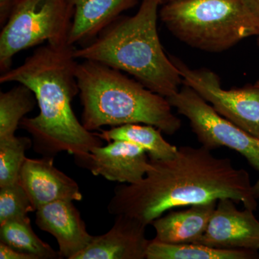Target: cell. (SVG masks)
<instances>
[{"label": "cell", "instance_id": "11", "mask_svg": "<svg viewBox=\"0 0 259 259\" xmlns=\"http://www.w3.org/2000/svg\"><path fill=\"white\" fill-rule=\"evenodd\" d=\"M54 157L26 158L20 171V182L26 191L35 211L59 200L81 201L78 184L54 165Z\"/></svg>", "mask_w": 259, "mask_h": 259}, {"label": "cell", "instance_id": "5", "mask_svg": "<svg viewBox=\"0 0 259 259\" xmlns=\"http://www.w3.org/2000/svg\"><path fill=\"white\" fill-rule=\"evenodd\" d=\"M159 16L179 40L206 52H223L259 35L240 0H180L163 5Z\"/></svg>", "mask_w": 259, "mask_h": 259}, {"label": "cell", "instance_id": "15", "mask_svg": "<svg viewBox=\"0 0 259 259\" xmlns=\"http://www.w3.org/2000/svg\"><path fill=\"white\" fill-rule=\"evenodd\" d=\"M218 201L194 204L185 210L171 211L155 220L154 241L168 244L195 243L207 229Z\"/></svg>", "mask_w": 259, "mask_h": 259}, {"label": "cell", "instance_id": "14", "mask_svg": "<svg viewBox=\"0 0 259 259\" xmlns=\"http://www.w3.org/2000/svg\"><path fill=\"white\" fill-rule=\"evenodd\" d=\"M74 8L69 42L83 46L93 40L139 0H70Z\"/></svg>", "mask_w": 259, "mask_h": 259}, {"label": "cell", "instance_id": "26", "mask_svg": "<svg viewBox=\"0 0 259 259\" xmlns=\"http://www.w3.org/2000/svg\"><path fill=\"white\" fill-rule=\"evenodd\" d=\"M255 86L258 87V88H259V80L258 81H257L256 83H255Z\"/></svg>", "mask_w": 259, "mask_h": 259}, {"label": "cell", "instance_id": "13", "mask_svg": "<svg viewBox=\"0 0 259 259\" xmlns=\"http://www.w3.org/2000/svg\"><path fill=\"white\" fill-rule=\"evenodd\" d=\"M35 224L56 238L61 258L74 259L93 238L72 201H56L39 207Z\"/></svg>", "mask_w": 259, "mask_h": 259}, {"label": "cell", "instance_id": "8", "mask_svg": "<svg viewBox=\"0 0 259 259\" xmlns=\"http://www.w3.org/2000/svg\"><path fill=\"white\" fill-rule=\"evenodd\" d=\"M182 78V83L200 95L227 120L259 138V88L248 87L226 90L219 76L207 69H191L175 56H170Z\"/></svg>", "mask_w": 259, "mask_h": 259}, {"label": "cell", "instance_id": "9", "mask_svg": "<svg viewBox=\"0 0 259 259\" xmlns=\"http://www.w3.org/2000/svg\"><path fill=\"white\" fill-rule=\"evenodd\" d=\"M195 243L221 249L258 250L259 221L252 209L239 210L233 199H219L203 236Z\"/></svg>", "mask_w": 259, "mask_h": 259}, {"label": "cell", "instance_id": "27", "mask_svg": "<svg viewBox=\"0 0 259 259\" xmlns=\"http://www.w3.org/2000/svg\"><path fill=\"white\" fill-rule=\"evenodd\" d=\"M258 47H259V35L258 36Z\"/></svg>", "mask_w": 259, "mask_h": 259}, {"label": "cell", "instance_id": "3", "mask_svg": "<svg viewBox=\"0 0 259 259\" xmlns=\"http://www.w3.org/2000/svg\"><path fill=\"white\" fill-rule=\"evenodd\" d=\"M159 5L160 0H142L136 15L117 18L91 42L75 49V57L124 71L153 93L173 96L183 83L160 41Z\"/></svg>", "mask_w": 259, "mask_h": 259}, {"label": "cell", "instance_id": "22", "mask_svg": "<svg viewBox=\"0 0 259 259\" xmlns=\"http://www.w3.org/2000/svg\"><path fill=\"white\" fill-rule=\"evenodd\" d=\"M0 258L1 259H36L33 255L23 253L0 242Z\"/></svg>", "mask_w": 259, "mask_h": 259}, {"label": "cell", "instance_id": "17", "mask_svg": "<svg viewBox=\"0 0 259 259\" xmlns=\"http://www.w3.org/2000/svg\"><path fill=\"white\" fill-rule=\"evenodd\" d=\"M147 259H258V250L221 249L197 243L168 244L151 240Z\"/></svg>", "mask_w": 259, "mask_h": 259}, {"label": "cell", "instance_id": "19", "mask_svg": "<svg viewBox=\"0 0 259 259\" xmlns=\"http://www.w3.org/2000/svg\"><path fill=\"white\" fill-rule=\"evenodd\" d=\"M36 103L34 93L22 83L0 93V139L14 137L20 122Z\"/></svg>", "mask_w": 259, "mask_h": 259}, {"label": "cell", "instance_id": "20", "mask_svg": "<svg viewBox=\"0 0 259 259\" xmlns=\"http://www.w3.org/2000/svg\"><path fill=\"white\" fill-rule=\"evenodd\" d=\"M28 137L0 139V187L18 183L25 157V151L31 147Z\"/></svg>", "mask_w": 259, "mask_h": 259}, {"label": "cell", "instance_id": "7", "mask_svg": "<svg viewBox=\"0 0 259 259\" xmlns=\"http://www.w3.org/2000/svg\"><path fill=\"white\" fill-rule=\"evenodd\" d=\"M172 107L190 122L202 146L212 151L221 147L240 153L258 172L253 193L259 199V138L255 137L218 114L193 89L183 84L178 93L167 98Z\"/></svg>", "mask_w": 259, "mask_h": 259}, {"label": "cell", "instance_id": "16", "mask_svg": "<svg viewBox=\"0 0 259 259\" xmlns=\"http://www.w3.org/2000/svg\"><path fill=\"white\" fill-rule=\"evenodd\" d=\"M97 136L108 142L124 141L144 148L150 159L161 161L176 156L178 147L167 142L161 135V131L153 125L127 124L117 126L110 130H100Z\"/></svg>", "mask_w": 259, "mask_h": 259}, {"label": "cell", "instance_id": "10", "mask_svg": "<svg viewBox=\"0 0 259 259\" xmlns=\"http://www.w3.org/2000/svg\"><path fill=\"white\" fill-rule=\"evenodd\" d=\"M78 166L95 176L120 183L135 184L149 169L150 159L144 148L124 141H114L98 146L82 156H74Z\"/></svg>", "mask_w": 259, "mask_h": 259}, {"label": "cell", "instance_id": "1", "mask_svg": "<svg viewBox=\"0 0 259 259\" xmlns=\"http://www.w3.org/2000/svg\"><path fill=\"white\" fill-rule=\"evenodd\" d=\"M139 182L116 187L107 205L112 215L124 214L146 226L168 210L223 198L255 211L257 199L249 174L228 158L216 157L204 146H180L175 157L150 159Z\"/></svg>", "mask_w": 259, "mask_h": 259}, {"label": "cell", "instance_id": "12", "mask_svg": "<svg viewBox=\"0 0 259 259\" xmlns=\"http://www.w3.org/2000/svg\"><path fill=\"white\" fill-rule=\"evenodd\" d=\"M146 225L135 218L118 214L111 229L93 236L88 246L74 259H144L149 240Z\"/></svg>", "mask_w": 259, "mask_h": 259}, {"label": "cell", "instance_id": "4", "mask_svg": "<svg viewBox=\"0 0 259 259\" xmlns=\"http://www.w3.org/2000/svg\"><path fill=\"white\" fill-rule=\"evenodd\" d=\"M76 78L83 106L81 122L88 131H100L104 126L145 124L171 136L181 128L182 122L172 112L166 97L120 70L83 60L77 65Z\"/></svg>", "mask_w": 259, "mask_h": 259}, {"label": "cell", "instance_id": "23", "mask_svg": "<svg viewBox=\"0 0 259 259\" xmlns=\"http://www.w3.org/2000/svg\"><path fill=\"white\" fill-rule=\"evenodd\" d=\"M245 11L253 19L259 29V0H240Z\"/></svg>", "mask_w": 259, "mask_h": 259}, {"label": "cell", "instance_id": "2", "mask_svg": "<svg viewBox=\"0 0 259 259\" xmlns=\"http://www.w3.org/2000/svg\"><path fill=\"white\" fill-rule=\"evenodd\" d=\"M75 49L69 42L47 44L0 76L2 83H22L35 95L40 112L24 117L20 127L31 135L34 150L42 156L54 158L63 151L82 156L102 146V140L85 128L73 110V100L79 94Z\"/></svg>", "mask_w": 259, "mask_h": 259}, {"label": "cell", "instance_id": "6", "mask_svg": "<svg viewBox=\"0 0 259 259\" xmlns=\"http://www.w3.org/2000/svg\"><path fill=\"white\" fill-rule=\"evenodd\" d=\"M74 14L70 0H15L0 33L2 74L11 69L13 57L20 51L45 41L68 44Z\"/></svg>", "mask_w": 259, "mask_h": 259}, {"label": "cell", "instance_id": "18", "mask_svg": "<svg viewBox=\"0 0 259 259\" xmlns=\"http://www.w3.org/2000/svg\"><path fill=\"white\" fill-rule=\"evenodd\" d=\"M0 242L36 259L61 258L59 251L35 234L28 217L0 225Z\"/></svg>", "mask_w": 259, "mask_h": 259}, {"label": "cell", "instance_id": "21", "mask_svg": "<svg viewBox=\"0 0 259 259\" xmlns=\"http://www.w3.org/2000/svg\"><path fill=\"white\" fill-rule=\"evenodd\" d=\"M35 209L20 182L0 187V225L28 217Z\"/></svg>", "mask_w": 259, "mask_h": 259}, {"label": "cell", "instance_id": "25", "mask_svg": "<svg viewBox=\"0 0 259 259\" xmlns=\"http://www.w3.org/2000/svg\"><path fill=\"white\" fill-rule=\"evenodd\" d=\"M180 1V0H160V3L161 5H166L168 3H175V2Z\"/></svg>", "mask_w": 259, "mask_h": 259}, {"label": "cell", "instance_id": "24", "mask_svg": "<svg viewBox=\"0 0 259 259\" xmlns=\"http://www.w3.org/2000/svg\"><path fill=\"white\" fill-rule=\"evenodd\" d=\"M15 0H0V24L4 26L9 19L13 7Z\"/></svg>", "mask_w": 259, "mask_h": 259}]
</instances>
